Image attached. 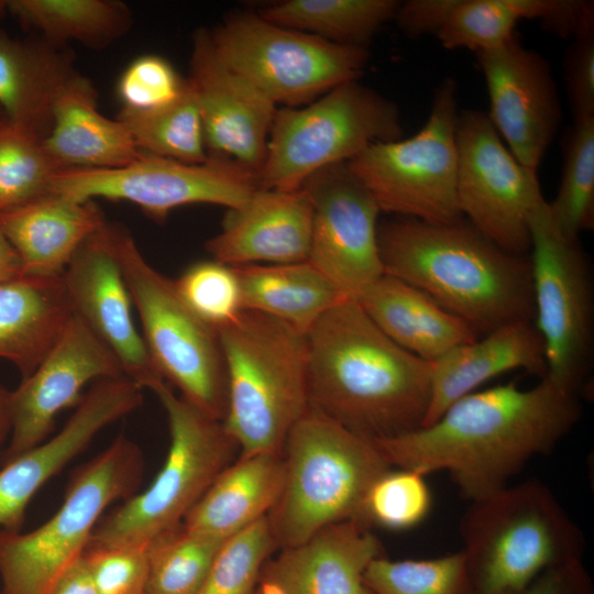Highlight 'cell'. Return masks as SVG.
Masks as SVG:
<instances>
[{
  "instance_id": "1",
  "label": "cell",
  "mask_w": 594,
  "mask_h": 594,
  "mask_svg": "<svg viewBox=\"0 0 594 594\" xmlns=\"http://www.w3.org/2000/svg\"><path fill=\"white\" fill-rule=\"evenodd\" d=\"M581 414L580 396L543 376L529 388L509 382L474 391L428 426L372 441L392 468L448 472L472 502L553 450Z\"/></svg>"
},
{
  "instance_id": "2",
  "label": "cell",
  "mask_w": 594,
  "mask_h": 594,
  "mask_svg": "<svg viewBox=\"0 0 594 594\" xmlns=\"http://www.w3.org/2000/svg\"><path fill=\"white\" fill-rule=\"evenodd\" d=\"M310 407L370 440L421 427L431 362L388 338L354 298H344L306 333Z\"/></svg>"
},
{
  "instance_id": "3",
  "label": "cell",
  "mask_w": 594,
  "mask_h": 594,
  "mask_svg": "<svg viewBox=\"0 0 594 594\" xmlns=\"http://www.w3.org/2000/svg\"><path fill=\"white\" fill-rule=\"evenodd\" d=\"M377 239L384 274L422 290L479 334L534 322L529 255L502 249L463 218L399 217L380 223Z\"/></svg>"
},
{
  "instance_id": "4",
  "label": "cell",
  "mask_w": 594,
  "mask_h": 594,
  "mask_svg": "<svg viewBox=\"0 0 594 594\" xmlns=\"http://www.w3.org/2000/svg\"><path fill=\"white\" fill-rule=\"evenodd\" d=\"M464 594H517L547 570L582 560L585 539L539 481L470 502L460 521Z\"/></svg>"
},
{
  "instance_id": "5",
  "label": "cell",
  "mask_w": 594,
  "mask_h": 594,
  "mask_svg": "<svg viewBox=\"0 0 594 594\" xmlns=\"http://www.w3.org/2000/svg\"><path fill=\"white\" fill-rule=\"evenodd\" d=\"M218 332L227 370L222 422L240 455L282 453L310 408L306 333L245 309Z\"/></svg>"
},
{
  "instance_id": "6",
  "label": "cell",
  "mask_w": 594,
  "mask_h": 594,
  "mask_svg": "<svg viewBox=\"0 0 594 594\" xmlns=\"http://www.w3.org/2000/svg\"><path fill=\"white\" fill-rule=\"evenodd\" d=\"M282 455L283 487L267 515L278 550L333 524L364 522L366 494L392 468L372 440L311 407L288 433Z\"/></svg>"
},
{
  "instance_id": "7",
  "label": "cell",
  "mask_w": 594,
  "mask_h": 594,
  "mask_svg": "<svg viewBox=\"0 0 594 594\" xmlns=\"http://www.w3.org/2000/svg\"><path fill=\"white\" fill-rule=\"evenodd\" d=\"M144 473V457L128 437L80 465L65 497L44 524L29 532L0 529L1 594H52L82 558L105 510L134 495Z\"/></svg>"
},
{
  "instance_id": "8",
  "label": "cell",
  "mask_w": 594,
  "mask_h": 594,
  "mask_svg": "<svg viewBox=\"0 0 594 594\" xmlns=\"http://www.w3.org/2000/svg\"><path fill=\"white\" fill-rule=\"evenodd\" d=\"M152 392L168 419L170 442L164 465L145 491L100 518L88 546H148L179 527L240 452L221 420L175 395L166 382Z\"/></svg>"
},
{
  "instance_id": "9",
  "label": "cell",
  "mask_w": 594,
  "mask_h": 594,
  "mask_svg": "<svg viewBox=\"0 0 594 594\" xmlns=\"http://www.w3.org/2000/svg\"><path fill=\"white\" fill-rule=\"evenodd\" d=\"M402 138L395 102L359 80L343 82L307 106L277 109L258 187L301 188L317 172Z\"/></svg>"
},
{
  "instance_id": "10",
  "label": "cell",
  "mask_w": 594,
  "mask_h": 594,
  "mask_svg": "<svg viewBox=\"0 0 594 594\" xmlns=\"http://www.w3.org/2000/svg\"><path fill=\"white\" fill-rule=\"evenodd\" d=\"M114 251L142 326V337L161 376L180 396L223 420L227 370L220 336L178 296L173 279L144 258L128 229L112 223Z\"/></svg>"
},
{
  "instance_id": "11",
  "label": "cell",
  "mask_w": 594,
  "mask_h": 594,
  "mask_svg": "<svg viewBox=\"0 0 594 594\" xmlns=\"http://www.w3.org/2000/svg\"><path fill=\"white\" fill-rule=\"evenodd\" d=\"M210 38L218 57L276 106H306L332 88L359 80L370 59L365 47L336 44L285 28L258 13L238 12Z\"/></svg>"
},
{
  "instance_id": "12",
  "label": "cell",
  "mask_w": 594,
  "mask_h": 594,
  "mask_svg": "<svg viewBox=\"0 0 594 594\" xmlns=\"http://www.w3.org/2000/svg\"><path fill=\"white\" fill-rule=\"evenodd\" d=\"M457 91L446 78L416 134L372 144L346 163L381 212L432 223L463 218L457 201Z\"/></svg>"
},
{
  "instance_id": "13",
  "label": "cell",
  "mask_w": 594,
  "mask_h": 594,
  "mask_svg": "<svg viewBox=\"0 0 594 594\" xmlns=\"http://www.w3.org/2000/svg\"><path fill=\"white\" fill-rule=\"evenodd\" d=\"M534 323L542 339L546 377L581 395L593 348V292L579 240L554 227L544 200L530 219Z\"/></svg>"
},
{
  "instance_id": "14",
  "label": "cell",
  "mask_w": 594,
  "mask_h": 594,
  "mask_svg": "<svg viewBox=\"0 0 594 594\" xmlns=\"http://www.w3.org/2000/svg\"><path fill=\"white\" fill-rule=\"evenodd\" d=\"M455 144L461 216L496 245L527 255L531 216L546 200L538 170L513 155L482 110L459 112Z\"/></svg>"
},
{
  "instance_id": "15",
  "label": "cell",
  "mask_w": 594,
  "mask_h": 594,
  "mask_svg": "<svg viewBox=\"0 0 594 594\" xmlns=\"http://www.w3.org/2000/svg\"><path fill=\"white\" fill-rule=\"evenodd\" d=\"M258 188L257 176L230 160L209 156L204 163L189 164L142 153L120 168L64 172L53 193L82 201H130L163 221L172 210L191 204L237 208Z\"/></svg>"
},
{
  "instance_id": "16",
  "label": "cell",
  "mask_w": 594,
  "mask_h": 594,
  "mask_svg": "<svg viewBox=\"0 0 594 594\" xmlns=\"http://www.w3.org/2000/svg\"><path fill=\"white\" fill-rule=\"evenodd\" d=\"M312 206L308 262L345 297L356 299L384 274L380 208L346 163L326 167L301 186Z\"/></svg>"
},
{
  "instance_id": "17",
  "label": "cell",
  "mask_w": 594,
  "mask_h": 594,
  "mask_svg": "<svg viewBox=\"0 0 594 594\" xmlns=\"http://www.w3.org/2000/svg\"><path fill=\"white\" fill-rule=\"evenodd\" d=\"M124 376L110 349L75 314L36 369L11 392L12 430L0 465L45 441L57 415L94 380Z\"/></svg>"
},
{
  "instance_id": "18",
  "label": "cell",
  "mask_w": 594,
  "mask_h": 594,
  "mask_svg": "<svg viewBox=\"0 0 594 594\" xmlns=\"http://www.w3.org/2000/svg\"><path fill=\"white\" fill-rule=\"evenodd\" d=\"M475 54L487 86L491 122L513 155L538 170L561 121L548 61L515 33L499 46Z\"/></svg>"
},
{
  "instance_id": "19",
  "label": "cell",
  "mask_w": 594,
  "mask_h": 594,
  "mask_svg": "<svg viewBox=\"0 0 594 594\" xmlns=\"http://www.w3.org/2000/svg\"><path fill=\"white\" fill-rule=\"evenodd\" d=\"M73 309L142 389L165 382L132 318L133 305L118 262L112 223L105 222L75 253L62 275Z\"/></svg>"
},
{
  "instance_id": "20",
  "label": "cell",
  "mask_w": 594,
  "mask_h": 594,
  "mask_svg": "<svg viewBox=\"0 0 594 594\" xmlns=\"http://www.w3.org/2000/svg\"><path fill=\"white\" fill-rule=\"evenodd\" d=\"M208 156L230 160L256 176L265 160L276 105L216 54L210 31L193 37L190 76Z\"/></svg>"
},
{
  "instance_id": "21",
  "label": "cell",
  "mask_w": 594,
  "mask_h": 594,
  "mask_svg": "<svg viewBox=\"0 0 594 594\" xmlns=\"http://www.w3.org/2000/svg\"><path fill=\"white\" fill-rule=\"evenodd\" d=\"M142 388L125 376L98 380L52 438L0 468V529L20 532L38 490L84 452L107 426L136 410Z\"/></svg>"
},
{
  "instance_id": "22",
  "label": "cell",
  "mask_w": 594,
  "mask_h": 594,
  "mask_svg": "<svg viewBox=\"0 0 594 594\" xmlns=\"http://www.w3.org/2000/svg\"><path fill=\"white\" fill-rule=\"evenodd\" d=\"M312 206L301 187L258 188L228 209L221 230L206 242L212 260L230 266L287 264L308 260Z\"/></svg>"
},
{
  "instance_id": "23",
  "label": "cell",
  "mask_w": 594,
  "mask_h": 594,
  "mask_svg": "<svg viewBox=\"0 0 594 594\" xmlns=\"http://www.w3.org/2000/svg\"><path fill=\"white\" fill-rule=\"evenodd\" d=\"M517 369L539 378L547 373L542 339L532 321L504 324L449 350L431 362L430 399L421 427L483 383Z\"/></svg>"
},
{
  "instance_id": "24",
  "label": "cell",
  "mask_w": 594,
  "mask_h": 594,
  "mask_svg": "<svg viewBox=\"0 0 594 594\" xmlns=\"http://www.w3.org/2000/svg\"><path fill=\"white\" fill-rule=\"evenodd\" d=\"M558 0H410L396 15L409 37L435 35L447 50L479 53L507 41L517 22L537 20L546 28Z\"/></svg>"
},
{
  "instance_id": "25",
  "label": "cell",
  "mask_w": 594,
  "mask_h": 594,
  "mask_svg": "<svg viewBox=\"0 0 594 594\" xmlns=\"http://www.w3.org/2000/svg\"><path fill=\"white\" fill-rule=\"evenodd\" d=\"M43 144L65 172L120 168L143 153L118 118L99 112L92 82L76 70L55 99Z\"/></svg>"
},
{
  "instance_id": "26",
  "label": "cell",
  "mask_w": 594,
  "mask_h": 594,
  "mask_svg": "<svg viewBox=\"0 0 594 594\" xmlns=\"http://www.w3.org/2000/svg\"><path fill=\"white\" fill-rule=\"evenodd\" d=\"M279 551L267 566L293 594H372L363 575L374 559L384 556L378 538L359 520L330 525L304 543Z\"/></svg>"
},
{
  "instance_id": "27",
  "label": "cell",
  "mask_w": 594,
  "mask_h": 594,
  "mask_svg": "<svg viewBox=\"0 0 594 594\" xmlns=\"http://www.w3.org/2000/svg\"><path fill=\"white\" fill-rule=\"evenodd\" d=\"M106 222L94 200L51 194L0 212V228L18 252L23 275L58 277L84 241Z\"/></svg>"
},
{
  "instance_id": "28",
  "label": "cell",
  "mask_w": 594,
  "mask_h": 594,
  "mask_svg": "<svg viewBox=\"0 0 594 594\" xmlns=\"http://www.w3.org/2000/svg\"><path fill=\"white\" fill-rule=\"evenodd\" d=\"M356 301L388 338L428 362L480 337L474 328L426 293L386 274Z\"/></svg>"
},
{
  "instance_id": "29",
  "label": "cell",
  "mask_w": 594,
  "mask_h": 594,
  "mask_svg": "<svg viewBox=\"0 0 594 594\" xmlns=\"http://www.w3.org/2000/svg\"><path fill=\"white\" fill-rule=\"evenodd\" d=\"M283 481L282 453L240 455L217 476L182 525L226 540L270 514Z\"/></svg>"
},
{
  "instance_id": "30",
  "label": "cell",
  "mask_w": 594,
  "mask_h": 594,
  "mask_svg": "<svg viewBox=\"0 0 594 594\" xmlns=\"http://www.w3.org/2000/svg\"><path fill=\"white\" fill-rule=\"evenodd\" d=\"M73 316L62 279L20 276L0 284V358L28 377Z\"/></svg>"
},
{
  "instance_id": "31",
  "label": "cell",
  "mask_w": 594,
  "mask_h": 594,
  "mask_svg": "<svg viewBox=\"0 0 594 594\" xmlns=\"http://www.w3.org/2000/svg\"><path fill=\"white\" fill-rule=\"evenodd\" d=\"M74 72L59 46L13 38L0 29V109L10 123L43 140L55 99Z\"/></svg>"
},
{
  "instance_id": "32",
  "label": "cell",
  "mask_w": 594,
  "mask_h": 594,
  "mask_svg": "<svg viewBox=\"0 0 594 594\" xmlns=\"http://www.w3.org/2000/svg\"><path fill=\"white\" fill-rule=\"evenodd\" d=\"M233 267L243 309L271 316L304 333L348 298L308 261Z\"/></svg>"
},
{
  "instance_id": "33",
  "label": "cell",
  "mask_w": 594,
  "mask_h": 594,
  "mask_svg": "<svg viewBox=\"0 0 594 594\" xmlns=\"http://www.w3.org/2000/svg\"><path fill=\"white\" fill-rule=\"evenodd\" d=\"M8 11L51 44L73 41L102 48L124 35L132 16L116 0H9Z\"/></svg>"
},
{
  "instance_id": "34",
  "label": "cell",
  "mask_w": 594,
  "mask_h": 594,
  "mask_svg": "<svg viewBox=\"0 0 594 594\" xmlns=\"http://www.w3.org/2000/svg\"><path fill=\"white\" fill-rule=\"evenodd\" d=\"M396 0H286L258 14L275 24L326 41L367 48L380 29L395 19Z\"/></svg>"
},
{
  "instance_id": "35",
  "label": "cell",
  "mask_w": 594,
  "mask_h": 594,
  "mask_svg": "<svg viewBox=\"0 0 594 594\" xmlns=\"http://www.w3.org/2000/svg\"><path fill=\"white\" fill-rule=\"evenodd\" d=\"M118 119L143 153L189 164L209 157L198 103L188 80L173 102L147 111L121 109Z\"/></svg>"
},
{
  "instance_id": "36",
  "label": "cell",
  "mask_w": 594,
  "mask_h": 594,
  "mask_svg": "<svg viewBox=\"0 0 594 594\" xmlns=\"http://www.w3.org/2000/svg\"><path fill=\"white\" fill-rule=\"evenodd\" d=\"M223 541L183 525L157 537L147 546L143 594H199Z\"/></svg>"
},
{
  "instance_id": "37",
  "label": "cell",
  "mask_w": 594,
  "mask_h": 594,
  "mask_svg": "<svg viewBox=\"0 0 594 594\" xmlns=\"http://www.w3.org/2000/svg\"><path fill=\"white\" fill-rule=\"evenodd\" d=\"M573 122L560 186L547 205L557 230L566 239L579 240L594 227V117Z\"/></svg>"
},
{
  "instance_id": "38",
  "label": "cell",
  "mask_w": 594,
  "mask_h": 594,
  "mask_svg": "<svg viewBox=\"0 0 594 594\" xmlns=\"http://www.w3.org/2000/svg\"><path fill=\"white\" fill-rule=\"evenodd\" d=\"M64 172L41 138L7 120L0 125V212L54 194Z\"/></svg>"
},
{
  "instance_id": "39",
  "label": "cell",
  "mask_w": 594,
  "mask_h": 594,
  "mask_svg": "<svg viewBox=\"0 0 594 594\" xmlns=\"http://www.w3.org/2000/svg\"><path fill=\"white\" fill-rule=\"evenodd\" d=\"M276 550L266 516L221 543L199 594H255L262 570Z\"/></svg>"
},
{
  "instance_id": "40",
  "label": "cell",
  "mask_w": 594,
  "mask_h": 594,
  "mask_svg": "<svg viewBox=\"0 0 594 594\" xmlns=\"http://www.w3.org/2000/svg\"><path fill=\"white\" fill-rule=\"evenodd\" d=\"M363 582L372 594H464L462 554L431 559H374Z\"/></svg>"
},
{
  "instance_id": "41",
  "label": "cell",
  "mask_w": 594,
  "mask_h": 594,
  "mask_svg": "<svg viewBox=\"0 0 594 594\" xmlns=\"http://www.w3.org/2000/svg\"><path fill=\"white\" fill-rule=\"evenodd\" d=\"M431 507V493L425 475L407 469L391 468L371 485L363 508L369 526L406 530L419 525Z\"/></svg>"
},
{
  "instance_id": "42",
  "label": "cell",
  "mask_w": 594,
  "mask_h": 594,
  "mask_svg": "<svg viewBox=\"0 0 594 594\" xmlns=\"http://www.w3.org/2000/svg\"><path fill=\"white\" fill-rule=\"evenodd\" d=\"M173 282L185 305L217 330L229 324L243 310L233 266L216 260L196 262Z\"/></svg>"
},
{
  "instance_id": "43",
  "label": "cell",
  "mask_w": 594,
  "mask_h": 594,
  "mask_svg": "<svg viewBox=\"0 0 594 594\" xmlns=\"http://www.w3.org/2000/svg\"><path fill=\"white\" fill-rule=\"evenodd\" d=\"M187 79L182 78L165 58L144 55L134 59L118 82L122 109L147 111L176 100L184 91Z\"/></svg>"
},
{
  "instance_id": "44",
  "label": "cell",
  "mask_w": 594,
  "mask_h": 594,
  "mask_svg": "<svg viewBox=\"0 0 594 594\" xmlns=\"http://www.w3.org/2000/svg\"><path fill=\"white\" fill-rule=\"evenodd\" d=\"M82 559L98 594H143L147 546H88Z\"/></svg>"
},
{
  "instance_id": "45",
  "label": "cell",
  "mask_w": 594,
  "mask_h": 594,
  "mask_svg": "<svg viewBox=\"0 0 594 594\" xmlns=\"http://www.w3.org/2000/svg\"><path fill=\"white\" fill-rule=\"evenodd\" d=\"M563 62V77L573 121L594 117V26L572 37Z\"/></svg>"
},
{
  "instance_id": "46",
  "label": "cell",
  "mask_w": 594,
  "mask_h": 594,
  "mask_svg": "<svg viewBox=\"0 0 594 594\" xmlns=\"http://www.w3.org/2000/svg\"><path fill=\"white\" fill-rule=\"evenodd\" d=\"M517 594H594V583L576 560L547 570Z\"/></svg>"
},
{
  "instance_id": "47",
  "label": "cell",
  "mask_w": 594,
  "mask_h": 594,
  "mask_svg": "<svg viewBox=\"0 0 594 594\" xmlns=\"http://www.w3.org/2000/svg\"><path fill=\"white\" fill-rule=\"evenodd\" d=\"M52 594H98L82 558L62 578Z\"/></svg>"
},
{
  "instance_id": "48",
  "label": "cell",
  "mask_w": 594,
  "mask_h": 594,
  "mask_svg": "<svg viewBox=\"0 0 594 594\" xmlns=\"http://www.w3.org/2000/svg\"><path fill=\"white\" fill-rule=\"evenodd\" d=\"M23 276L21 258L0 228V284Z\"/></svg>"
},
{
  "instance_id": "49",
  "label": "cell",
  "mask_w": 594,
  "mask_h": 594,
  "mask_svg": "<svg viewBox=\"0 0 594 594\" xmlns=\"http://www.w3.org/2000/svg\"><path fill=\"white\" fill-rule=\"evenodd\" d=\"M11 430V392L0 385V453L9 441Z\"/></svg>"
},
{
  "instance_id": "50",
  "label": "cell",
  "mask_w": 594,
  "mask_h": 594,
  "mask_svg": "<svg viewBox=\"0 0 594 594\" xmlns=\"http://www.w3.org/2000/svg\"><path fill=\"white\" fill-rule=\"evenodd\" d=\"M255 594H293L265 564Z\"/></svg>"
},
{
  "instance_id": "51",
  "label": "cell",
  "mask_w": 594,
  "mask_h": 594,
  "mask_svg": "<svg viewBox=\"0 0 594 594\" xmlns=\"http://www.w3.org/2000/svg\"><path fill=\"white\" fill-rule=\"evenodd\" d=\"M6 11H8L7 1L0 0V19L4 15Z\"/></svg>"
},
{
  "instance_id": "52",
  "label": "cell",
  "mask_w": 594,
  "mask_h": 594,
  "mask_svg": "<svg viewBox=\"0 0 594 594\" xmlns=\"http://www.w3.org/2000/svg\"><path fill=\"white\" fill-rule=\"evenodd\" d=\"M6 120H7V119H6L3 112H2L1 109H0V125H1Z\"/></svg>"
},
{
  "instance_id": "53",
  "label": "cell",
  "mask_w": 594,
  "mask_h": 594,
  "mask_svg": "<svg viewBox=\"0 0 594 594\" xmlns=\"http://www.w3.org/2000/svg\"><path fill=\"white\" fill-rule=\"evenodd\" d=\"M1 594V593H0Z\"/></svg>"
}]
</instances>
